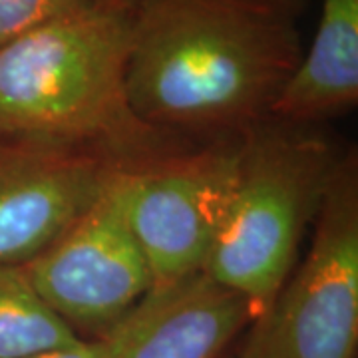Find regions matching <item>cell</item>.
<instances>
[{
    "label": "cell",
    "instance_id": "6da1fadb",
    "mask_svg": "<svg viewBox=\"0 0 358 358\" xmlns=\"http://www.w3.org/2000/svg\"><path fill=\"white\" fill-rule=\"evenodd\" d=\"M303 13L305 0H143L126 68L134 112L187 141L257 128L303 58Z\"/></svg>",
    "mask_w": 358,
    "mask_h": 358
},
{
    "label": "cell",
    "instance_id": "7a4b0ae2",
    "mask_svg": "<svg viewBox=\"0 0 358 358\" xmlns=\"http://www.w3.org/2000/svg\"><path fill=\"white\" fill-rule=\"evenodd\" d=\"M129 38L131 14L88 4L0 46V140L76 145L128 166L192 145L134 112Z\"/></svg>",
    "mask_w": 358,
    "mask_h": 358
},
{
    "label": "cell",
    "instance_id": "3957f363",
    "mask_svg": "<svg viewBox=\"0 0 358 358\" xmlns=\"http://www.w3.org/2000/svg\"><path fill=\"white\" fill-rule=\"evenodd\" d=\"M343 154L305 126L267 120L241 136L225 213L203 273L267 307L299 261Z\"/></svg>",
    "mask_w": 358,
    "mask_h": 358
},
{
    "label": "cell",
    "instance_id": "277c9868",
    "mask_svg": "<svg viewBox=\"0 0 358 358\" xmlns=\"http://www.w3.org/2000/svg\"><path fill=\"white\" fill-rule=\"evenodd\" d=\"M235 358H357L358 159L343 155L310 247L245 329Z\"/></svg>",
    "mask_w": 358,
    "mask_h": 358
},
{
    "label": "cell",
    "instance_id": "5b68a950",
    "mask_svg": "<svg viewBox=\"0 0 358 358\" xmlns=\"http://www.w3.org/2000/svg\"><path fill=\"white\" fill-rule=\"evenodd\" d=\"M131 167L120 169L58 239L22 265L40 299L80 338L106 336L154 289L129 223Z\"/></svg>",
    "mask_w": 358,
    "mask_h": 358
},
{
    "label": "cell",
    "instance_id": "8992f818",
    "mask_svg": "<svg viewBox=\"0 0 358 358\" xmlns=\"http://www.w3.org/2000/svg\"><path fill=\"white\" fill-rule=\"evenodd\" d=\"M239 138L187 145L129 169L128 215L166 287L203 273L239 162Z\"/></svg>",
    "mask_w": 358,
    "mask_h": 358
},
{
    "label": "cell",
    "instance_id": "52a82bcc",
    "mask_svg": "<svg viewBox=\"0 0 358 358\" xmlns=\"http://www.w3.org/2000/svg\"><path fill=\"white\" fill-rule=\"evenodd\" d=\"M128 164L62 143L0 140V265H26Z\"/></svg>",
    "mask_w": 358,
    "mask_h": 358
},
{
    "label": "cell",
    "instance_id": "ba28073f",
    "mask_svg": "<svg viewBox=\"0 0 358 358\" xmlns=\"http://www.w3.org/2000/svg\"><path fill=\"white\" fill-rule=\"evenodd\" d=\"M255 310L205 273L154 287L102 336V358H223Z\"/></svg>",
    "mask_w": 358,
    "mask_h": 358
},
{
    "label": "cell",
    "instance_id": "9c48e42d",
    "mask_svg": "<svg viewBox=\"0 0 358 358\" xmlns=\"http://www.w3.org/2000/svg\"><path fill=\"white\" fill-rule=\"evenodd\" d=\"M358 102V0H322L317 32L271 117L308 126Z\"/></svg>",
    "mask_w": 358,
    "mask_h": 358
},
{
    "label": "cell",
    "instance_id": "30bf717a",
    "mask_svg": "<svg viewBox=\"0 0 358 358\" xmlns=\"http://www.w3.org/2000/svg\"><path fill=\"white\" fill-rule=\"evenodd\" d=\"M82 341L54 315L22 265H0V358H22Z\"/></svg>",
    "mask_w": 358,
    "mask_h": 358
},
{
    "label": "cell",
    "instance_id": "8fae6325",
    "mask_svg": "<svg viewBox=\"0 0 358 358\" xmlns=\"http://www.w3.org/2000/svg\"><path fill=\"white\" fill-rule=\"evenodd\" d=\"M94 4L92 0H0V46L28 30Z\"/></svg>",
    "mask_w": 358,
    "mask_h": 358
},
{
    "label": "cell",
    "instance_id": "7c38bea8",
    "mask_svg": "<svg viewBox=\"0 0 358 358\" xmlns=\"http://www.w3.org/2000/svg\"><path fill=\"white\" fill-rule=\"evenodd\" d=\"M103 357V341L102 338H82L76 345L50 350V352H40L22 358H102Z\"/></svg>",
    "mask_w": 358,
    "mask_h": 358
},
{
    "label": "cell",
    "instance_id": "4fadbf2b",
    "mask_svg": "<svg viewBox=\"0 0 358 358\" xmlns=\"http://www.w3.org/2000/svg\"><path fill=\"white\" fill-rule=\"evenodd\" d=\"M92 2L98 4V6H103V8H110V10L134 14L143 0H92Z\"/></svg>",
    "mask_w": 358,
    "mask_h": 358
}]
</instances>
